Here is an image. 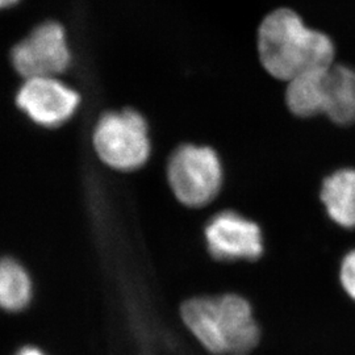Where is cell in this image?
Segmentation results:
<instances>
[{"instance_id": "cell-1", "label": "cell", "mask_w": 355, "mask_h": 355, "mask_svg": "<svg viewBox=\"0 0 355 355\" xmlns=\"http://www.w3.org/2000/svg\"><path fill=\"white\" fill-rule=\"evenodd\" d=\"M336 48L331 38L305 26L299 13L278 8L258 28V55L267 73L290 82L308 71L333 66Z\"/></svg>"}, {"instance_id": "cell-2", "label": "cell", "mask_w": 355, "mask_h": 355, "mask_svg": "<svg viewBox=\"0 0 355 355\" xmlns=\"http://www.w3.org/2000/svg\"><path fill=\"white\" fill-rule=\"evenodd\" d=\"M180 316L211 354L248 355L259 343L261 330L252 305L239 295L193 297L183 303Z\"/></svg>"}, {"instance_id": "cell-3", "label": "cell", "mask_w": 355, "mask_h": 355, "mask_svg": "<svg viewBox=\"0 0 355 355\" xmlns=\"http://www.w3.org/2000/svg\"><path fill=\"white\" fill-rule=\"evenodd\" d=\"M94 148L103 162L119 171H132L145 165L150 155L148 124L135 110L108 112L94 130Z\"/></svg>"}, {"instance_id": "cell-4", "label": "cell", "mask_w": 355, "mask_h": 355, "mask_svg": "<svg viewBox=\"0 0 355 355\" xmlns=\"http://www.w3.org/2000/svg\"><path fill=\"white\" fill-rule=\"evenodd\" d=\"M167 180L180 203L191 208L204 207L221 190V161L208 146L183 145L168 161Z\"/></svg>"}, {"instance_id": "cell-5", "label": "cell", "mask_w": 355, "mask_h": 355, "mask_svg": "<svg viewBox=\"0 0 355 355\" xmlns=\"http://www.w3.org/2000/svg\"><path fill=\"white\" fill-rule=\"evenodd\" d=\"M11 60L15 70L26 79L57 78L62 74L71 62L64 26L45 21L36 26L15 45Z\"/></svg>"}, {"instance_id": "cell-6", "label": "cell", "mask_w": 355, "mask_h": 355, "mask_svg": "<svg viewBox=\"0 0 355 355\" xmlns=\"http://www.w3.org/2000/svg\"><path fill=\"white\" fill-rule=\"evenodd\" d=\"M209 253L221 261H254L263 253L261 228L243 216L224 211L214 216L205 227Z\"/></svg>"}, {"instance_id": "cell-7", "label": "cell", "mask_w": 355, "mask_h": 355, "mask_svg": "<svg viewBox=\"0 0 355 355\" xmlns=\"http://www.w3.org/2000/svg\"><path fill=\"white\" fill-rule=\"evenodd\" d=\"M16 102L35 123L58 127L76 114L80 98L57 78H32L19 89Z\"/></svg>"}, {"instance_id": "cell-8", "label": "cell", "mask_w": 355, "mask_h": 355, "mask_svg": "<svg viewBox=\"0 0 355 355\" xmlns=\"http://www.w3.org/2000/svg\"><path fill=\"white\" fill-rule=\"evenodd\" d=\"M329 69L308 71L288 82L284 101L292 114L304 119L325 114Z\"/></svg>"}, {"instance_id": "cell-9", "label": "cell", "mask_w": 355, "mask_h": 355, "mask_svg": "<svg viewBox=\"0 0 355 355\" xmlns=\"http://www.w3.org/2000/svg\"><path fill=\"white\" fill-rule=\"evenodd\" d=\"M321 200L336 224L355 228V168H341L327 178Z\"/></svg>"}, {"instance_id": "cell-10", "label": "cell", "mask_w": 355, "mask_h": 355, "mask_svg": "<svg viewBox=\"0 0 355 355\" xmlns=\"http://www.w3.org/2000/svg\"><path fill=\"white\" fill-rule=\"evenodd\" d=\"M325 116L338 125H350L355 121V70L337 64L329 69L328 99Z\"/></svg>"}, {"instance_id": "cell-11", "label": "cell", "mask_w": 355, "mask_h": 355, "mask_svg": "<svg viewBox=\"0 0 355 355\" xmlns=\"http://www.w3.org/2000/svg\"><path fill=\"white\" fill-rule=\"evenodd\" d=\"M32 283L24 267L10 258L0 259V308L17 312L29 304Z\"/></svg>"}, {"instance_id": "cell-12", "label": "cell", "mask_w": 355, "mask_h": 355, "mask_svg": "<svg viewBox=\"0 0 355 355\" xmlns=\"http://www.w3.org/2000/svg\"><path fill=\"white\" fill-rule=\"evenodd\" d=\"M340 280L345 292L355 302V250L343 257L340 268Z\"/></svg>"}, {"instance_id": "cell-13", "label": "cell", "mask_w": 355, "mask_h": 355, "mask_svg": "<svg viewBox=\"0 0 355 355\" xmlns=\"http://www.w3.org/2000/svg\"><path fill=\"white\" fill-rule=\"evenodd\" d=\"M16 355H45L37 347L33 346H26L24 349H21L20 352H17Z\"/></svg>"}, {"instance_id": "cell-14", "label": "cell", "mask_w": 355, "mask_h": 355, "mask_svg": "<svg viewBox=\"0 0 355 355\" xmlns=\"http://www.w3.org/2000/svg\"><path fill=\"white\" fill-rule=\"evenodd\" d=\"M20 0H0V10H4V8H10L15 4H17Z\"/></svg>"}]
</instances>
